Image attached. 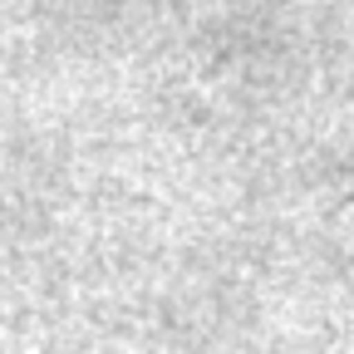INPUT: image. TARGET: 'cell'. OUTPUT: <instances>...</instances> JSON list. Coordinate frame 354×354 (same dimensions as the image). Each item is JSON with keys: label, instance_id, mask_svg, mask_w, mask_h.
Returning <instances> with one entry per match:
<instances>
[{"label": "cell", "instance_id": "obj_2", "mask_svg": "<svg viewBox=\"0 0 354 354\" xmlns=\"http://www.w3.org/2000/svg\"><path fill=\"white\" fill-rule=\"evenodd\" d=\"M349 207H354V197H349Z\"/></svg>", "mask_w": 354, "mask_h": 354}, {"label": "cell", "instance_id": "obj_1", "mask_svg": "<svg viewBox=\"0 0 354 354\" xmlns=\"http://www.w3.org/2000/svg\"><path fill=\"white\" fill-rule=\"evenodd\" d=\"M94 354H104V349H94Z\"/></svg>", "mask_w": 354, "mask_h": 354}]
</instances>
